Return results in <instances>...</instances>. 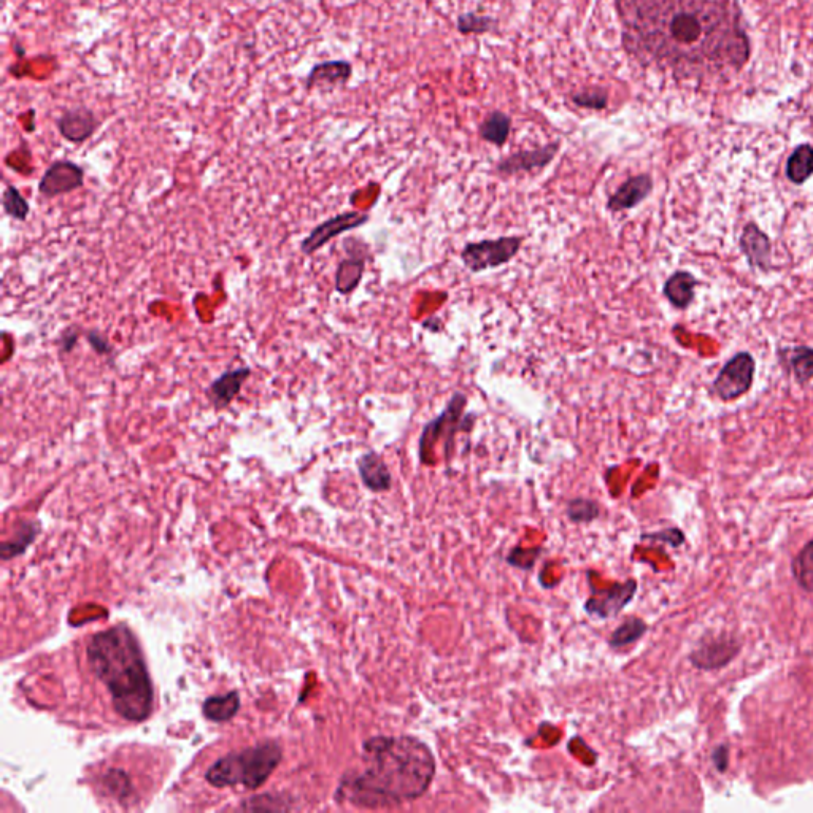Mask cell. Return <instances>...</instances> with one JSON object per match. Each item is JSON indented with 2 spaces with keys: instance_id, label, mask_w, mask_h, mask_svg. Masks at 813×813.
I'll list each match as a JSON object with an SVG mask.
<instances>
[{
  "instance_id": "obj_6",
  "label": "cell",
  "mask_w": 813,
  "mask_h": 813,
  "mask_svg": "<svg viewBox=\"0 0 813 813\" xmlns=\"http://www.w3.org/2000/svg\"><path fill=\"white\" fill-rule=\"evenodd\" d=\"M525 239L521 236L498 237L467 243L461 250V261L474 274L498 269L509 264L518 255Z\"/></svg>"
},
{
  "instance_id": "obj_12",
  "label": "cell",
  "mask_w": 813,
  "mask_h": 813,
  "mask_svg": "<svg viewBox=\"0 0 813 813\" xmlns=\"http://www.w3.org/2000/svg\"><path fill=\"white\" fill-rule=\"evenodd\" d=\"M561 143H547L544 147L534 148V150H523L512 153L507 158L501 159L496 164V172L505 177L509 175L521 174V172H532V170L544 169L550 164L559 153Z\"/></svg>"
},
{
  "instance_id": "obj_10",
  "label": "cell",
  "mask_w": 813,
  "mask_h": 813,
  "mask_svg": "<svg viewBox=\"0 0 813 813\" xmlns=\"http://www.w3.org/2000/svg\"><path fill=\"white\" fill-rule=\"evenodd\" d=\"M369 220L370 216L367 215V213L361 212H343L339 213V215L332 216L329 220L318 224V226L310 232L309 236L302 240L301 251L305 256H312L313 253L321 250L326 243L331 242V240L336 239V237L342 236L345 232L355 231V229L361 228V226H364Z\"/></svg>"
},
{
  "instance_id": "obj_22",
  "label": "cell",
  "mask_w": 813,
  "mask_h": 813,
  "mask_svg": "<svg viewBox=\"0 0 813 813\" xmlns=\"http://www.w3.org/2000/svg\"><path fill=\"white\" fill-rule=\"evenodd\" d=\"M510 131H512V118L507 113L499 112V110L488 113L482 124L478 126L480 139L491 143V145H496V147H504L507 140H509Z\"/></svg>"
},
{
  "instance_id": "obj_5",
  "label": "cell",
  "mask_w": 813,
  "mask_h": 813,
  "mask_svg": "<svg viewBox=\"0 0 813 813\" xmlns=\"http://www.w3.org/2000/svg\"><path fill=\"white\" fill-rule=\"evenodd\" d=\"M466 404V394L455 393L451 396L444 412L440 413L439 417L429 421L428 424H424L420 437L421 463L432 466L431 455L434 453V445H436L437 440L445 436V451H447V455H450L456 434L471 431L472 426H474L475 415H472V413L464 415Z\"/></svg>"
},
{
  "instance_id": "obj_3",
  "label": "cell",
  "mask_w": 813,
  "mask_h": 813,
  "mask_svg": "<svg viewBox=\"0 0 813 813\" xmlns=\"http://www.w3.org/2000/svg\"><path fill=\"white\" fill-rule=\"evenodd\" d=\"M86 655L91 671L104 683L121 718L132 723L150 718L155 691L139 640L128 626H113L94 634Z\"/></svg>"
},
{
  "instance_id": "obj_25",
  "label": "cell",
  "mask_w": 813,
  "mask_h": 813,
  "mask_svg": "<svg viewBox=\"0 0 813 813\" xmlns=\"http://www.w3.org/2000/svg\"><path fill=\"white\" fill-rule=\"evenodd\" d=\"M794 580L807 593H813V537L804 545L791 563Z\"/></svg>"
},
{
  "instance_id": "obj_1",
  "label": "cell",
  "mask_w": 813,
  "mask_h": 813,
  "mask_svg": "<svg viewBox=\"0 0 813 813\" xmlns=\"http://www.w3.org/2000/svg\"><path fill=\"white\" fill-rule=\"evenodd\" d=\"M626 53L675 78L737 74L750 58L739 8L729 0H615Z\"/></svg>"
},
{
  "instance_id": "obj_4",
  "label": "cell",
  "mask_w": 813,
  "mask_h": 813,
  "mask_svg": "<svg viewBox=\"0 0 813 813\" xmlns=\"http://www.w3.org/2000/svg\"><path fill=\"white\" fill-rule=\"evenodd\" d=\"M282 747L269 740L242 752L229 753L210 767L205 779L216 788L242 787L256 790L263 787L282 761Z\"/></svg>"
},
{
  "instance_id": "obj_7",
  "label": "cell",
  "mask_w": 813,
  "mask_h": 813,
  "mask_svg": "<svg viewBox=\"0 0 813 813\" xmlns=\"http://www.w3.org/2000/svg\"><path fill=\"white\" fill-rule=\"evenodd\" d=\"M755 370V358L748 351H740L718 372L712 385L713 393L717 394L721 401H736L752 390Z\"/></svg>"
},
{
  "instance_id": "obj_2",
  "label": "cell",
  "mask_w": 813,
  "mask_h": 813,
  "mask_svg": "<svg viewBox=\"0 0 813 813\" xmlns=\"http://www.w3.org/2000/svg\"><path fill=\"white\" fill-rule=\"evenodd\" d=\"M363 769L347 772L336 799L361 809H391L426 794L436 777V756L413 736H377L363 744Z\"/></svg>"
},
{
  "instance_id": "obj_11",
  "label": "cell",
  "mask_w": 813,
  "mask_h": 813,
  "mask_svg": "<svg viewBox=\"0 0 813 813\" xmlns=\"http://www.w3.org/2000/svg\"><path fill=\"white\" fill-rule=\"evenodd\" d=\"M85 185V170L69 159L54 161L40 178L39 193L47 199L74 193Z\"/></svg>"
},
{
  "instance_id": "obj_30",
  "label": "cell",
  "mask_w": 813,
  "mask_h": 813,
  "mask_svg": "<svg viewBox=\"0 0 813 813\" xmlns=\"http://www.w3.org/2000/svg\"><path fill=\"white\" fill-rule=\"evenodd\" d=\"M601 515V507L593 499L575 498L567 502V517L574 523H591Z\"/></svg>"
},
{
  "instance_id": "obj_20",
  "label": "cell",
  "mask_w": 813,
  "mask_h": 813,
  "mask_svg": "<svg viewBox=\"0 0 813 813\" xmlns=\"http://www.w3.org/2000/svg\"><path fill=\"white\" fill-rule=\"evenodd\" d=\"M351 74H353V66L348 61L321 62L310 70L305 86L307 89H312L315 86L345 85L350 80Z\"/></svg>"
},
{
  "instance_id": "obj_19",
  "label": "cell",
  "mask_w": 813,
  "mask_h": 813,
  "mask_svg": "<svg viewBox=\"0 0 813 813\" xmlns=\"http://www.w3.org/2000/svg\"><path fill=\"white\" fill-rule=\"evenodd\" d=\"M779 361L796 382L806 385L813 378V348L790 347L780 348Z\"/></svg>"
},
{
  "instance_id": "obj_27",
  "label": "cell",
  "mask_w": 813,
  "mask_h": 813,
  "mask_svg": "<svg viewBox=\"0 0 813 813\" xmlns=\"http://www.w3.org/2000/svg\"><path fill=\"white\" fill-rule=\"evenodd\" d=\"M2 207H4L5 215L10 216L13 220L21 221V223H24L31 213V205L24 199L20 189L13 185H8L2 194Z\"/></svg>"
},
{
  "instance_id": "obj_33",
  "label": "cell",
  "mask_w": 813,
  "mask_h": 813,
  "mask_svg": "<svg viewBox=\"0 0 813 813\" xmlns=\"http://www.w3.org/2000/svg\"><path fill=\"white\" fill-rule=\"evenodd\" d=\"M81 334H83L81 329L75 326V324H72L69 328L64 329V332H62L61 336L56 340V345H58L59 350H61L64 355H70V353L75 350V347H77Z\"/></svg>"
},
{
  "instance_id": "obj_29",
  "label": "cell",
  "mask_w": 813,
  "mask_h": 813,
  "mask_svg": "<svg viewBox=\"0 0 813 813\" xmlns=\"http://www.w3.org/2000/svg\"><path fill=\"white\" fill-rule=\"evenodd\" d=\"M456 27H458L459 34L480 35L494 31V29L498 27V20L493 18V16L478 15V13L469 12L464 13V15H459Z\"/></svg>"
},
{
  "instance_id": "obj_18",
  "label": "cell",
  "mask_w": 813,
  "mask_h": 813,
  "mask_svg": "<svg viewBox=\"0 0 813 813\" xmlns=\"http://www.w3.org/2000/svg\"><path fill=\"white\" fill-rule=\"evenodd\" d=\"M698 278L688 270H677L664 283L663 294L672 307L677 310H686L693 304L696 296Z\"/></svg>"
},
{
  "instance_id": "obj_13",
  "label": "cell",
  "mask_w": 813,
  "mask_h": 813,
  "mask_svg": "<svg viewBox=\"0 0 813 813\" xmlns=\"http://www.w3.org/2000/svg\"><path fill=\"white\" fill-rule=\"evenodd\" d=\"M251 374H253L251 367L242 366L226 370L220 377L215 378L205 391L213 410L221 412L228 409L234 399L242 393L243 385L250 380Z\"/></svg>"
},
{
  "instance_id": "obj_24",
  "label": "cell",
  "mask_w": 813,
  "mask_h": 813,
  "mask_svg": "<svg viewBox=\"0 0 813 813\" xmlns=\"http://www.w3.org/2000/svg\"><path fill=\"white\" fill-rule=\"evenodd\" d=\"M785 174L793 185H804L813 175V147L809 143L799 145L791 153Z\"/></svg>"
},
{
  "instance_id": "obj_34",
  "label": "cell",
  "mask_w": 813,
  "mask_h": 813,
  "mask_svg": "<svg viewBox=\"0 0 813 813\" xmlns=\"http://www.w3.org/2000/svg\"><path fill=\"white\" fill-rule=\"evenodd\" d=\"M644 540H661V542H669L672 547H680L685 542V536L680 529H667V531L656 532V534H648L642 537Z\"/></svg>"
},
{
  "instance_id": "obj_14",
  "label": "cell",
  "mask_w": 813,
  "mask_h": 813,
  "mask_svg": "<svg viewBox=\"0 0 813 813\" xmlns=\"http://www.w3.org/2000/svg\"><path fill=\"white\" fill-rule=\"evenodd\" d=\"M740 251L747 258L748 266L752 269L771 272L772 266V243L766 232L761 231L756 223L745 224L744 231L739 240Z\"/></svg>"
},
{
  "instance_id": "obj_9",
  "label": "cell",
  "mask_w": 813,
  "mask_h": 813,
  "mask_svg": "<svg viewBox=\"0 0 813 813\" xmlns=\"http://www.w3.org/2000/svg\"><path fill=\"white\" fill-rule=\"evenodd\" d=\"M637 585L636 580H626L623 583H613L610 588L598 590V588H591V596L585 602V612L591 617L599 618V620H609V618L617 617L621 610L625 609L626 605L636 596Z\"/></svg>"
},
{
  "instance_id": "obj_16",
  "label": "cell",
  "mask_w": 813,
  "mask_h": 813,
  "mask_svg": "<svg viewBox=\"0 0 813 813\" xmlns=\"http://www.w3.org/2000/svg\"><path fill=\"white\" fill-rule=\"evenodd\" d=\"M653 191L652 175L640 174L629 177L620 188L609 197L607 209L610 212H626L636 209Z\"/></svg>"
},
{
  "instance_id": "obj_26",
  "label": "cell",
  "mask_w": 813,
  "mask_h": 813,
  "mask_svg": "<svg viewBox=\"0 0 813 813\" xmlns=\"http://www.w3.org/2000/svg\"><path fill=\"white\" fill-rule=\"evenodd\" d=\"M648 626L642 618L631 617L623 621L610 636L609 644L612 648H623L628 645L634 644L637 640L644 637L647 632Z\"/></svg>"
},
{
  "instance_id": "obj_17",
  "label": "cell",
  "mask_w": 813,
  "mask_h": 813,
  "mask_svg": "<svg viewBox=\"0 0 813 813\" xmlns=\"http://www.w3.org/2000/svg\"><path fill=\"white\" fill-rule=\"evenodd\" d=\"M359 477L363 480L367 490L374 493H385L390 490L393 477L390 469L386 466L382 456L375 451H367L358 459Z\"/></svg>"
},
{
  "instance_id": "obj_8",
  "label": "cell",
  "mask_w": 813,
  "mask_h": 813,
  "mask_svg": "<svg viewBox=\"0 0 813 813\" xmlns=\"http://www.w3.org/2000/svg\"><path fill=\"white\" fill-rule=\"evenodd\" d=\"M742 650V642L731 634L704 637L690 653V661L699 671H718L733 663Z\"/></svg>"
},
{
  "instance_id": "obj_32",
  "label": "cell",
  "mask_w": 813,
  "mask_h": 813,
  "mask_svg": "<svg viewBox=\"0 0 813 813\" xmlns=\"http://www.w3.org/2000/svg\"><path fill=\"white\" fill-rule=\"evenodd\" d=\"M85 339L86 342L91 345L93 348L94 353L99 356H107V358L112 359L113 355H115V348H113L112 343L107 337L102 334L101 331H97V329H91V331L85 332Z\"/></svg>"
},
{
  "instance_id": "obj_31",
  "label": "cell",
  "mask_w": 813,
  "mask_h": 813,
  "mask_svg": "<svg viewBox=\"0 0 813 813\" xmlns=\"http://www.w3.org/2000/svg\"><path fill=\"white\" fill-rule=\"evenodd\" d=\"M571 101L577 107L586 108V110H604L609 104V93L604 88L585 89L580 93L572 94Z\"/></svg>"
},
{
  "instance_id": "obj_15",
  "label": "cell",
  "mask_w": 813,
  "mask_h": 813,
  "mask_svg": "<svg viewBox=\"0 0 813 813\" xmlns=\"http://www.w3.org/2000/svg\"><path fill=\"white\" fill-rule=\"evenodd\" d=\"M99 128V120L93 110L86 107L69 108L59 116V134L70 143H83L93 137Z\"/></svg>"
},
{
  "instance_id": "obj_35",
  "label": "cell",
  "mask_w": 813,
  "mask_h": 813,
  "mask_svg": "<svg viewBox=\"0 0 813 813\" xmlns=\"http://www.w3.org/2000/svg\"><path fill=\"white\" fill-rule=\"evenodd\" d=\"M713 766L717 767L718 772L728 771L729 763V747L728 745H720L715 748L712 753Z\"/></svg>"
},
{
  "instance_id": "obj_23",
  "label": "cell",
  "mask_w": 813,
  "mask_h": 813,
  "mask_svg": "<svg viewBox=\"0 0 813 813\" xmlns=\"http://www.w3.org/2000/svg\"><path fill=\"white\" fill-rule=\"evenodd\" d=\"M240 709V696L237 691L231 693L220 694V696H212L207 699L202 706V712L207 720L215 721V723H224V721L232 720L236 717Z\"/></svg>"
},
{
  "instance_id": "obj_28",
  "label": "cell",
  "mask_w": 813,
  "mask_h": 813,
  "mask_svg": "<svg viewBox=\"0 0 813 813\" xmlns=\"http://www.w3.org/2000/svg\"><path fill=\"white\" fill-rule=\"evenodd\" d=\"M37 532H39V526L35 525V523H26V525L21 526L15 537L2 545V559L8 561V559L24 553V550L34 542Z\"/></svg>"
},
{
  "instance_id": "obj_21",
  "label": "cell",
  "mask_w": 813,
  "mask_h": 813,
  "mask_svg": "<svg viewBox=\"0 0 813 813\" xmlns=\"http://www.w3.org/2000/svg\"><path fill=\"white\" fill-rule=\"evenodd\" d=\"M364 270H366V258L364 256H348L342 259L336 270V291L340 294H351L358 288L363 280Z\"/></svg>"
}]
</instances>
